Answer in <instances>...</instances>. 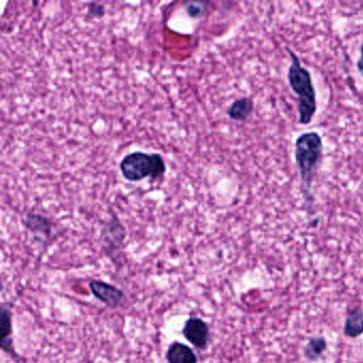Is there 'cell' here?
I'll list each match as a JSON object with an SVG mask.
<instances>
[{
    "mask_svg": "<svg viewBox=\"0 0 363 363\" xmlns=\"http://www.w3.org/2000/svg\"><path fill=\"white\" fill-rule=\"evenodd\" d=\"M287 50L291 57V66L288 70V80L290 87L297 95L300 124L308 125L318 109L316 89L310 72L302 66L300 60L293 50L290 48H287Z\"/></svg>",
    "mask_w": 363,
    "mask_h": 363,
    "instance_id": "1",
    "label": "cell"
},
{
    "mask_svg": "<svg viewBox=\"0 0 363 363\" xmlns=\"http://www.w3.org/2000/svg\"><path fill=\"white\" fill-rule=\"evenodd\" d=\"M323 156V141L316 131L302 133L295 142V161L300 171L306 197L310 195L314 176Z\"/></svg>",
    "mask_w": 363,
    "mask_h": 363,
    "instance_id": "2",
    "label": "cell"
},
{
    "mask_svg": "<svg viewBox=\"0 0 363 363\" xmlns=\"http://www.w3.org/2000/svg\"><path fill=\"white\" fill-rule=\"evenodd\" d=\"M123 177L131 183L149 178L157 180L166 173V164L161 154L135 152L127 154L120 164Z\"/></svg>",
    "mask_w": 363,
    "mask_h": 363,
    "instance_id": "3",
    "label": "cell"
},
{
    "mask_svg": "<svg viewBox=\"0 0 363 363\" xmlns=\"http://www.w3.org/2000/svg\"><path fill=\"white\" fill-rule=\"evenodd\" d=\"M126 233L124 225L114 214L111 220L102 227L101 233H100V241H101L102 248L110 257L114 252H118V250L124 245Z\"/></svg>",
    "mask_w": 363,
    "mask_h": 363,
    "instance_id": "4",
    "label": "cell"
},
{
    "mask_svg": "<svg viewBox=\"0 0 363 363\" xmlns=\"http://www.w3.org/2000/svg\"><path fill=\"white\" fill-rule=\"evenodd\" d=\"M89 287L92 294L110 308H118V307L122 306L126 300L122 290L109 285V283H104V281H91Z\"/></svg>",
    "mask_w": 363,
    "mask_h": 363,
    "instance_id": "5",
    "label": "cell"
},
{
    "mask_svg": "<svg viewBox=\"0 0 363 363\" xmlns=\"http://www.w3.org/2000/svg\"><path fill=\"white\" fill-rule=\"evenodd\" d=\"M183 336L198 350H204L209 342V328L208 325L199 318H191L183 326Z\"/></svg>",
    "mask_w": 363,
    "mask_h": 363,
    "instance_id": "6",
    "label": "cell"
},
{
    "mask_svg": "<svg viewBox=\"0 0 363 363\" xmlns=\"http://www.w3.org/2000/svg\"><path fill=\"white\" fill-rule=\"evenodd\" d=\"M168 363H197V357L190 346L174 342L166 352Z\"/></svg>",
    "mask_w": 363,
    "mask_h": 363,
    "instance_id": "7",
    "label": "cell"
},
{
    "mask_svg": "<svg viewBox=\"0 0 363 363\" xmlns=\"http://www.w3.org/2000/svg\"><path fill=\"white\" fill-rule=\"evenodd\" d=\"M254 111V101L250 98L242 97L235 100L229 107V118L237 122H246Z\"/></svg>",
    "mask_w": 363,
    "mask_h": 363,
    "instance_id": "8",
    "label": "cell"
},
{
    "mask_svg": "<svg viewBox=\"0 0 363 363\" xmlns=\"http://www.w3.org/2000/svg\"><path fill=\"white\" fill-rule=\"evenodd\" d=\"M24 225L31 233H39V235L49 237L51 233V223L46 216L39 214L29 212L24 219Z\"/></svg>",
    "mask_w": 363,
    "mask_h": 363,
    "instance_id": "9",
    "label": "cell"
},
{
    "mask_svg": "<svg viewBox=\"0 0 363 363\" xmlns=\"http://www.w3.org/2000/svg\"><path fill=\"white\" fill-rule=\"evenodd\" d=\"M344 333L350 338H357L363 333V311L354 309L350 311L344 326Z\"/></svg>",
    "mask_w": 363,
    "mask_h": 363,
    "instance_id": "10",
    "label": "cell"
},
{
    "mask_svg": "<svg viewBox=\"0 0 363 363\" xmlns=\"http://www.w3.org/2000/svg\"><path fill=\"white\" fill-rule=\"evenodd\" d=\"M1 347L6 352L13 354V345H12V318L11 311L9 309L3 307L1 310Z\"/></svg>",
    "mask_w": 363,
    "mask_h": 363,
    "instance_id": "11",
    "label": "cell"
},
{
    "mask_svg": "<svg viewBox=\"0 0 363 363\" xmlns=\"http://www.w3.org/2000/svg\"><path fill=\"white\" fill-rule=\"evenodd\" d=\"M325 350H326V341L323 338H314L304 347V356L309 360H316Z\"/></svg>",
    "mask_w": 363,
    "mask_h": 363,
    "instance_id": "12",
    "label": "cell"
},
{
    "mask_svg": "<svg viewBox=\"0 0 363 363\" xmlns=\"http://www.w3.org/2000/svg\"><path fill=\"white\" fill-rule=\"evenodd\" d=\"M209 3H187V12L191 18H199L206 13Z\"/></svg>",
    "mask_w": 363,
    "mask_h": 363,
    "instance_id": "13",
    "label": "cell"
},
{
    "mask_svg": "<svg viewBox=\"0 0 363 363\" xmlns=\"http://www.w3.org/2000/svg\"><path fill=\"white\" fill-rule=\"evenodd\" d=\"M105 16V7L101 4L92 3L87 10V16L100 18Z\"/></svg>",
    "mask_w": 363,
    "mask_h": 363,
    "instance_id": "14",
    "label": "cell"
},
{
    "mask_svg": "<svg viewBox=\"0 0 363 363\" xmlns=\"http://www.w3.org/2000/svg\"><path fill=\"white\" fill-rule=\"evenodd\" d=\"M357 68H358L359 73L363 77V42L360 47V57H359L358 62H357Z\"/></svg>",
    "mask_w": 363,
    "mask_h": 363,
    "instance_id": "15",
    "label": "cell"
}]
</instances>
